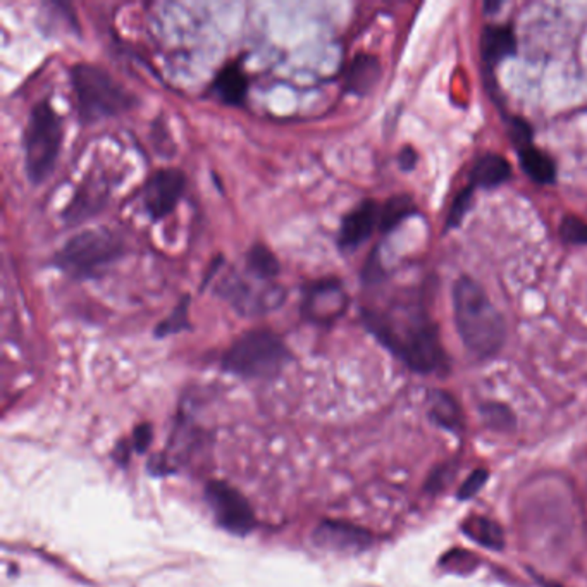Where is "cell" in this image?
Wrapping results in <instances>:
<instances>
[{"label":"cell","instance_id":"cell-1","mask_svg":"<svg viewBox=\"0 0 587 587\" xmlns=\"http://www.w3.org/2000/svg\"><path fill=\"white\" fill-rule=\"evenodd\" d=\"M362 322L394 357L421 374L446 367L436 324L419 303L393 305L388 310L362 309Z\"/></svg>","mask_w":587,"mask_h":587},{"label":"cell","instance_id":"cell-2","mask_svg":"<svg viewBox=\"0 0 587 587\" xmlns=\"http://www.w3.org/2000/svg\"><path fill=\"white\" fill-rule=\"evenodd\" d=\"M453 310L458 334L470 353L489 359L503 348L505 319L477 281L468 276L458 278L453 288Z\"/></svg>","mask_w":587,"mask_h":587},{"label":"cell","instance_id":"cell-3","mask_svg":"<svg viewBox=\"0 0 587 587\" xmlns=\"http://www.w3.org/2000/svg\"><path fill=\"white\" fill-rule=\"evenodd\" d=\"M79 122L89 126L138 106L135 93L100 66L79 62L69 69Z\"/></svg>","mask_w":587,"mask_h":587},{"label":"cell","instance_id":"cell-4","mask_svg":"<svg viewBox=\"0 0 587 587\" xmlns=\"http://www.w3.org/2000/svg\"><path fill=\"white\" fill-rule=\"evenodd\" d=\"M124 252L120 235L107 227H91L66 241L52 257V266L71 279L87 281L99 278Z\"/></svg>","mask_w":587,"mask_h":587},{"label":"cell","instance_id":"cell-5","mask_svg":"<svg viewBox=\"0 0 587 587\" xmlns=\"http://www.w3.org/2000/svg\"><path fill=\"white\" fill-rule=\"evenodd\" d=\"M291 361L287 343L271 330L243 332L223 355V371L243 379H274Z\"/></svg>","mask_w":587,"mask_h":587},{"label":"cell","instance_id":"cell-6","mask_svg":"<svg viewBox=\"0 0 587 587\" xmlns=\"http://www.w3.org/2000/svg\"><path fill=\"white\" fill-rule=\"evenodd\" d=\"M64 142V122L48 100L31 107L23 133L25 173L31 184L46 183L54 173Z\"/></svg>","mask_w":587,"mask_h":587},{"label":"cell","instance_id":"cell-7","mask_svg":"<svg viewBox=\"0 0 587 587\" xmlns=\"http://www.w3.org/2000/svg\"><path fill=\"white\" fill-rule=\"evenodd\" d=\"M219 295L233 305L241 316H260L272 312L285 301V289L264 283L250 274H229L219 287Z\"/></svg>","mask_w":587,"mask_h":587},{"label":"cell","instance_id":"cell-8","mask_svg":"<svg viewBox=\"0 0 587 587\" xmlns=\"http://www.w3.org/2000/svg\"><path fill=\"white\" fill-rule=\"evenodd\" d=\"M301 317L319 326H331L347 312V291L338 278L310 281L301 288Z\"/></svg>","mask_w":587,"mask_h":587},{"label":"cell","instance_id":"cell-9","mask_svg":"<svg viewBox=\"0 0 587 587\" xmlns=\"http://www.w3.org/2000/svg\"><path fill=\"white\" fill-rule=\"evenodd\" d=\"M205 497L209 499L217 524L227 532L245 536L256 528V513L246 498L226 482L215 481L207 486Z\"/></svg>","mask_w":587,"mask_h":587},{"label":"cell","instance_id":"cell-10","mask_svg":"<svg viewBox=\"0 0 587 587\" xmlns=\"http://www.w3.org/2000/svg\"><path fill=\"white\" fill-rule=\"evenodd\" d=\"M186 190V174L178 167H164L145 183L142 200L152 223H159L176 211Z\"/></svg>","mask_w":587,"mask_h":587},{"label":"cell","instance_id":"cell-11","mask_svg":"<svg viewBox=\"0 0 587 587\" xmlns=\"http://www.w3.org/2000/svg\"><path fill=\"white\" fill-rule=\"evenodd\" d=\"M381 207L376 200L367 198L361 202L357 207L343 215L341 226L338 233V246L341 252H353L361 246L362 243L369 240L379 226Z\"/></svg>","mask_w":587,"mask_h":587},{"label":"cell","instance_id":"cell-12","mask_svg":"<svg viewBox=\"0 0 587 587\" xmlns=\"http://www.w3.org/2000/svg\"><path fill=\"white\" fill-rule=\"evenodd\" d=\"M314 542L319 548L338 551H357L371 544V536L363 529L350 526L345 522L326 520L314 532Z\"/></svg>","mask_w":587,"mask_h":587},{"label":"cell","instance_id":"cell-13","mask_svg":"<svg viewBox=\"0 0 587 587\" xmlns=\"http://www.w3.org/2000/svg\"><path fill=\"white\" fill-rule=\"evenodd\" d=\"M248 87V76L241 69L240 64L231 62L214 78L211 93L225 106L245 107Z\"/></svg>","mask_w":587,"mask_h":587},{"label":"cell","instance_id":"cell-14","mask_svg":"<svg viewBox=\"0 0 587 587\" xmlns=\"http://www.w3.org/2000/svg\"><path fill=\"white\" fill-rule=\"evenodd\" d=\"M381 73V62L376 56L357 54L345 73V91L357 97L369 95L376 89Z\"/></svg>","mask_w":587,"mask_h":587},{"label":"cell","instance_id":"cell-15","mask_svg":"<svg viewBox=\"0 0 587 587\" xmlns=\"http://www.w3.org/2000/svg\"><path fill=\"white\" fill-rule=\"evenodd\" d=\"M517 38L512 28L491 25L486 26L481 35L482 60L487 68H495L499 62L515 56Z\"/></svg>","mask_w":587,"mask_h":587},{"label":"cell","instance_id":"cell-16","mask_svg":"<svg viewBox=\"0 0 587 587\" xmlns=\"http://www.w3.org/2000/svg\"><path fill=\"white\" fill-rule=\"evenodd\" d=\"M512 176V167L508 161L498 153H486L481 157L476 166L472 167L470 180L472 186L479 188H495L503 184Z\"/></svg>","mask_w":587,"mask_h":587},{"label":"cell","instance_id":"cell-17","mask_svg":"<svg viewBox=\"0 0 587 587\" xmlns=\"http://www.w3.org/2000/svg\"><path fill=\"white\" fill-rule=\"evenodd\" d=\"M519 159L520 166L530 180L541 184H551L557 180V166L553 159L548 153L536 149L534 145L519 149Z\"/></svg>","mask_w":587,"mask_h":587},{"label":"cell","instance_id":"cell-18","mask_svg":"<svg viewBox=\"0 0 587 587\" xmlns=\"http://www.w3.org/2000/svg\"><path fill=\"white\" fill-rule=\"evenodd\" d=\"M245 272L258 281L272 283L281 272V264L269 246L257 243L245 256Z\"/></svg>","mask_w":587,"mask_h":587},{"label":"cell","instance_id":"cell-19","mask_svg":"<svg viewBox=\"0 0 587 587\" xmlns=\"http://www.w3.org/2000/svg\"><path fill=\"white\" fill-rule=\"evenodd\" d=\"M464 532L472 541L479 542L481 546L491 550H501L505 546L503 529L495 520L486 519L481 515H472L464 522Z\"/></svg>","mask_w":587,"mask_h":587},{"label":"cell","instance_id":"cell-20","mask_svg":"<svg viewBox=\"0 0 587 587\" xmlns=\"http://www.w3.org/2000/svg\"><path fill=\"white\" fill-rule=\"evenodd\" d=\"M417 214V207L412 200V196L394 195L386 200V204L381 207V217H379V231L383 235L390 233L392 229L404 223L407 217Z\"/></svg>","mask_w":587,"mask_h":587},{"label":"cell","instance_id":"cell-21","mask_svg":"<svg viewBox=\"0 0 587 587\" xmlns=\"http://www.w3.org/2000/svg\"><path fill=\"white\" fill-rule=\"evenodd\" d=\"M431 415L445 429L458 431L462 427V410L450 393L435 392L431 394Z\"/></svg>","mask_w":587,"mask_h":587},{"label":"cell","instance_id":"cell-22","mask_svg":"<svg viewBox=\"0 0 587 587\" xmlns=\"http://www.w3.org/2000/svg\"><path fill=\"white\" fill-rule=\"evenodd\" d=\"M192 330H194V324L190 322V295H183V299L176 303L173 312L155 326L153 336L162 340L173 334L192 331Z\"/></svg>","mask_w":587,"mask_h":587},{"label":"cell","instance_id":"cell-23","mask_svg":"<svg viewBox=\"0 0 587 587\" xmlns=\"http://www.w3.org/2000/svg\"><path fill=\"white\" fill-rule=\"evenodd\" d=\"M472 196H474V186L470 184L466 190H462L456 198L453 200L452 209H450V214L446 217V231L450 229H455L456 226L462 225L466 214L470 211V205H472Z\"/></svg>","mask_w":587,"mask_h":587},{"label":"cell","instance_id":"cell-24","mask_svg":"<svg viewBox=\"0 0 587 587\" xmlns=\"http://www.w3.org/2000/svg\"><path fill=\"white\" fill-rule=\"evenodd\" d=\"M560 236L571 245H587L586 221L575 215H567L560 225Z\"/></svg>","mask_w":587,"mask_h":587},{"label":"cell","instance_id":"cell-25","mask_svg":"<svg viewBox=\"0 0 587 587\" xmlns=\"http://www.w3.org/2000/svg\"><path fill=\"white\" fill-rule=\"evenodd\" d=\"M510 136H512L517 151L522 147L532 145V128L520 118H513L510 121Z\"/></svg>","mask_w":587,"mask_h":587},{"label":"cell","instance_id":"cell-26","mask_svg":"<svg viewBox=\"0 0 587 587\" xmlns=\"http://www.w3.org/2000/svg\"><path fill=\"white\" fill-rule=\"evenodd\" d=\"M362 279L367 285H376V283L384 279V271H383V266H381V260H379L377 248L367 258V262L363 266V271H362Z\"/></svg>","mask_w":587,"mask_h":587},{"label":"cell","instance_id":"cell-27","mask_svg":"<svg viewBox=\"0 0 587 587\" xmlns=\"http://www.w3.org/2000/svg\"><path fill=\"white\" fill-rule=\"evenodd\" d=\"M486 481H487V472H486V470H482L481 468V470L472 472V474L468 476L467 479H466V482L462 484L460 493H458V498L467 499V498L477 495V493L481 491L482 486L486 484Z\"/></svg>","mask_w":587,"mask_h":587},{"label":"cell","instance_id":"cell-28","mask_svg":"<svg viewBox=\"0 0 587 587\" xmlns=\"http://www.w3.org/2000/svg\"><path fill=\"white\" fill-rule=\"evenodd\" d=\"M152 441V431L151 425L149 424H143L140 425L133 435V450L136 452H145L147 446L151 445Z\"/></svg>","mask_w":587,"mask_h":587},{"label":"cell","instance_id":"cell-29","mask_svg":"<svg viewBox=\"0 0 587 587\" xmlns=\"http://www.w3.org/2000/svg\"><path fill=\"white\" fill-rule=\"evenodd\" d=\"M486 419L489 422H498L499 425L505 427L507 422L512 421L510 412L501 405H487L486 407Z\"/></svg>","mask_w":587,"mask_h":587},{"label":"cell","instance_id":"cell-30","mask_svg":"<svg viewBox=\"0 0 587 587\" xmlns=\"http://www.w3.org/2000/svg\"><path fill=\"white\" fill-rule=\"evenodd\" d=\"M417 153H415V151H412V149H404V151L400 152V157H398V162H400V167L404 169V171H412L414 167H415V164H417Z\"/></svg>","mask_w":587,"mask_h":587}]
</instances>
